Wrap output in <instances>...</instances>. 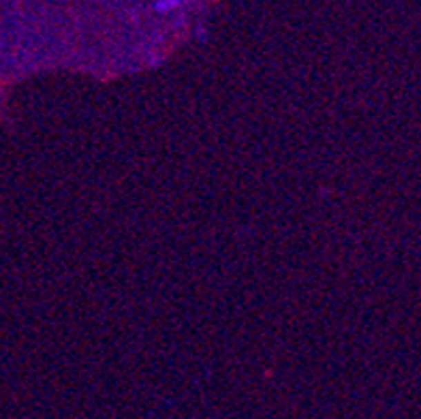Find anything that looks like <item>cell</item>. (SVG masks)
Returning a JSON list of instances; mask_svg holds the SVG:
<instances>
[{"instance_id": "cell-1", "label": "cell", "mask_w": 421, "mask_h": 419, "mask_svg": "<svg viewBox=\"0 0 421 419\" xmlns=\"http://www.w3.org/2000/svg\"><path fill=\"white\" fill-rule=\"evenodd\" d=\"M180 5H182V0H157V3H154V11L165 15V13L180 9Z\"/></svg>"}]
</instances>
